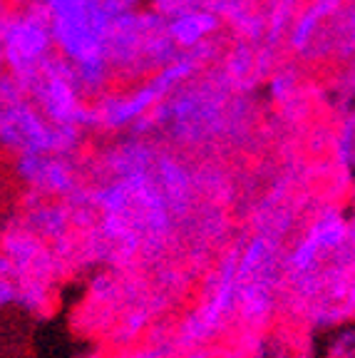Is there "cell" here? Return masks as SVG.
I'll return each mask as SVG.
<instances>
[{
  "instance_id": "cell-1",
  "label": "cell",
  "mask_w": 355,
  "mask_h": 358,
  "mask_svg": "<svg viewBox=\"0 0 355 358\" xmlns=\"http://www.w3.org/2000/svg\"><path fill=\"white\" fill-rule=\"evenodd\" d=\"M55 45L73 60L85 85H100L107 75L105 35L110 13L100 0H45Z\"/></svg>"
},
{
  "instance_id": "cell-2",
  "label": "cell",
  "mask_w": 355,
  "mask_h": 358,
  "mask_svg": "<svg viewBox=\"0 0 355 358\" xmlns=\"http://www.w3.org/2000/svg\"><path fill=\"white\" fill-rule=\"evenodd\" d=\"M52 43L50 17L43 20L38 13H25L8 20L6 38H3V57L20 78H33L43 57L48 55Z\"/></svg>"
},
{
  "instance_id": "cell-3",
  "label": "cell",
  "mask_w": 355,
  "mask_h": 358,
  "mask_svg": "<svg viewBox=\"0 0 355 358\" xmlns=\"http://www.w3.org/2000/svg\"><path fill=\"white\" fill-rule=\"evenodd\" d=\"M345 244H348V224L338 214H328L321 222L313 224L311 231L294 249L289 259V271L298 279H308L323 257L343 252Z\"/></svg>"
},
{
  "instance_id": "cell-4",
  "label": "cell",
  "mask_w": 355,
  "mask_h": 358,
  "mask_svg": "<svg viewBox=\"0 0 355 358\" xmlns=\"http://www.w3.org/2000/svg\"><path fill=\"white\" fill-rule=\"evenodd\" d=\"M189 70H191V62L179 60V62H174L172 67H167L157 80H152L150 85H145L142 90L132 92L129 97H122V100H115L105 110L107 122H110L112 127H119V124H127V122H132L134 117H139V115H145V112L150 110V107L154 105V102L159 100V97L164 95L179 78H184Z\"/></svg>"
},
{
  "instance_id": "cell-5",
  "label": "cell",
  "mask_w": 355,
  "mask_h": 358,
  "mask_svg": "<svg viewBox=\"0 0 355 358\" xmlns=\"http://www.w3.org/2000/svg\"><path fill=\"white\" fill-rule=\"evenodd\" d=\"M17 172L28 179L30 185H40L52 192H65L73 185L70 169L60 159L40 157V152H28V155L22 157L20 162H17Z\"/></svg>"
},
{
  "instance_id": "cell-6",
  "label": "cell",
  "mask_w": 355,
  "mask_h": 358,
  "mask_svg": "<svg viewBox=\"0 0 355 358\" xmlns=\"http://www.w3.org/2000/svg\"><path fill=\"white\" fill-rule=\"evenodd\" d=\"M217 17L211 13H201V10H191V13H182L169 22V38L174 40L182 48H191V45H199L206 35H211L217 30Z\"/></svg>"
},
{
  "instance_id": "cell-7",
  "label": "cell",
  "mask_w": 355,
  "mask_h": 358,
  "mask_svg": "<svg viewBox=\"0 0 355 358\" xmlns=\"http://www.w3.org/2000/svg\"><path fill=\"white\" fill-rule=\"evenodd\" d=\"M15 299V289L8 281H0V303H8Z\"/></svg>"
},
{
  "instance_id": "cell-8",
  "label": "cell",
  "mask_w": 355,
  "mask_h": 358,
  "mask_svg": "<svg viewBox=\"0 0 355 358\" xmlns=\"http://www.w3.org/2000/svg\"><path fill=\"white\" fill-rule=\"evenodd\" d=\"M345 303H348L350 311H355V276L348 281V289H345Z\"/></svg>"
}]
</instances>
